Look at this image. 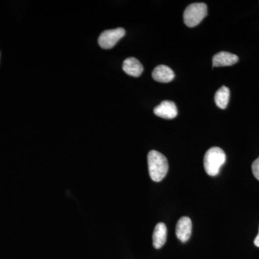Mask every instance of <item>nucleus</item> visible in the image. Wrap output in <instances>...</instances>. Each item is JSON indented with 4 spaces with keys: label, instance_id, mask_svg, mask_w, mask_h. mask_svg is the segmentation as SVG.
Listing matches in <instances>:
<instances>
[{
    "label": "nucleus",
    "instance_id": "obj_6",
    "mask_svg": "<svg viewBox=\"0 0 259 259\" xmlns=\"http://www.w3.org/2000/svg\"><path fill=\"white\" fill-rule=\"evenodd\" d=\"M192 223L190 218L182 217L179 220L176 227V235L182 243H186L192 234Z\"/></svg>",
    "mask_w": 259,
    "mask_h": 259
},
{
    "label": "nucleus",
    "instance_id": "obj_9",
    "mask_svg": "<svg viewBox=\"0 0 259 259\" xmlns=\"http://www.w3.org/2000/svg\"><path fill=\"white\" fill-rule=\"evenodd\" d=\"M122 69L127 75L139 77L144 71V66L136 58L130 57L124 61Z\"/></svg>",
    "mask_w": 259,
    "mask_h": 259
},
{
    "label": "nucleus",
    "instance_id": "obj_12",
    "mask_svg": "<svg viewBox=\"0 0 259 259\" xmlns=\"http://www.w3.org/2000/svg\"><path fill=\"white\" fill-rule=\"evenodd\" d=\"M252 172L255 178L259 181V158L253 161L252 164Z\"/></svg>",
    "mask_w": 259,
    "mask_h": 259
},
{
    "label": "nucleus",
    "instance_id": "obj_13",
    "mask_svg": "<svg viewBox=\"0 0 259 259\" xmlns=\"http://www.w3.org/2000/svg\"><path fill=\"white\" fill-rule=\"evenodd\" d=\"M254 244L255 246L259 247V231L258 235H257V236L255 237V240H254Z\"/></svg>",
    "mask_w": 259,
    "mask_h": 259
},
{
    "label": "nucleus",
    "instance_id": "obj_2",
    "mask_svg": "<svg viewBox=\"0 0 259 259\" xmlns=\"http://www.w3.org/2000/svg\"><path fill=\"white\" fill-rule=\"evenodd\" d=\"M226 161V155L223 149L219 147L209 148L204 156V170L209 176H217Z\"/></svg>",
    "mask_w": 259,
    "mask_h": 259
},
{
    "label": "nucleus",
    "instance_id": "obj_1",
    "mask_svg": "<svg viewBox=\"0 0 259 259\" xmlns=\"http://www.w3.org/2000/svg\"><path fill=\"white\" fill-rule=\"evenodd\" d=\"M148 166L150 177L156 182L163 180L168 170L167 158L157 151H151L148 153Z\"/></svg>",
    "mask_w": 259,
    "mask_h": 259
},
{
    "label": "nucleus",
    "instance_id": "obj_5",
    "mask_svg": "<svg viewBox=\"0 0 259 259\" xmlns=\"http://www.w3.org/2000/svg\"><path fill=\"white\" fill-rule=\"evenodd\" d=\"M155 115L163 119L175 118L178 115V110L175 102L165 100L154 108Z\"/></svg>",
    "mask_w": 259,
    "mask_h": 259
},
{
    "label": "nucleus",
    "instance_id": "obj_7",
    "mask_svg": "<svg viewBox=\"0 0 259 259\" xmlns=\"http://www.w3.org/2000/svg\"><path fill=\"white\" fill-rule=\"evenodd\" d=\"M238 57L235 54L226 51L218 53L212 58V65L214 67L230 66L238 63Z\"/></svg>",
    "mask_w": 259,
    "mask_h": 259
},
{
    "label": "nucleus",
    "instance_id": "obj_10",
    "mask_svg": "<svg viewBox=\"0 0 259 259\" xmlns=\"http://www.w3.org/2000/svg\"><path fill=\"white\" fill-rule=\"evenodd\" d=\"M167 238L166 225L159 223L156 225L153 233V245L156 249H159L164 245Z\"/></svg>",
    "mask_w": 259,
    "mask_h": 259
},
{
    "label": "nucleus",
    "instance_id": "obj_8",
    "mask_svg": "<svg viewBox=\"0 0 259 259\" xmlns=\"http://www.w3.org/2000/svg\"><path fill=\"white\" fill-rule=\"evenodd\" d=\"M175 72L171 68L165 65H159L153 69L152 77L155 81L161 83H168L175 79Z\"/></svg>",
    "mask_w": 259,
    "mask_h": 259
},
{
    "label": "nucleus",
    "instance_id": "obj_4",
    "mask_svg": "<svg viewBox=\"0 0 259 259\" xmlns=\"http://www.w3.org/2000/svg\"><path fill=\"white\" fill-rule=\"evenodd\" d=\"M125 35V30L122 28L105 30L99 37V45L102 49H111Z\"/></svg>",
    "mask_w": 259,
    "mask_h": 259
},
{
    "label": "nucleus",
    "instance_id": "obj_11",
    "mask_svg": "<svg viewBox=\"0 0 259 259\" xmlns=\"http://www.w3.org/2000/svg\"><path fill=\"white\" fill-rule=\"evenodd\" d=\"M230 95V90L227 87L220 88L214 95V102L217 106L223 110L226 109L229 102Z\"/></svg>",
    "mask_w": 259,
    "mask_h": 259
},
{
    "label": "nucleus",
    "instance_id": "obj_3",
    "mask_svg": "<svg viewBox=\"0 0 259 259\" xmlns=\"http://www.w3.org/2000/svg\"><path fill=\"white\" fill-rule=\"evenodd\" d=\"M207 15V6L204 3H193L184 12V22L189 28L198 25Z\"/></svg>",
    "mask_w": 259,
    "mask_h": 259
}]
</instances>
